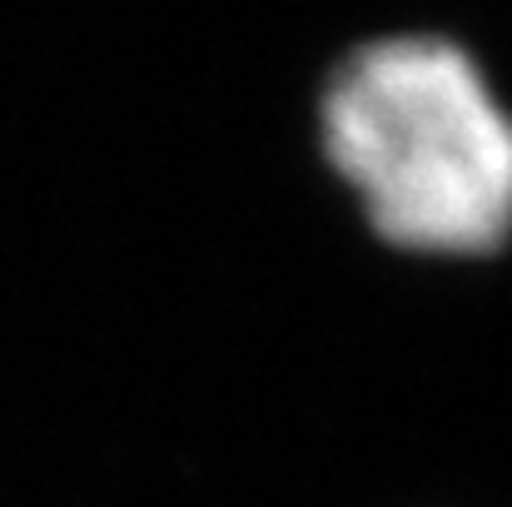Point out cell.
<instances>
[{
	"mask_svg": "<svg viewBox=\"0 0 512 507\" xmlns=\"http://www.w3.org/2000/svg\"><path fill=\"white\" fill-rule=\"evenodd\" d=\"M319 140L363 219L408 254H493L512 224V125L443 35H378L319 95Z\"/></svg>",
	"mask_w": 512,
	"mask_h": 507,
	"instance_id": "6da1fadb",
	"label": "cell"
}]
</instances>
